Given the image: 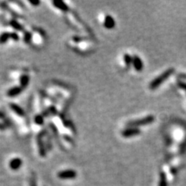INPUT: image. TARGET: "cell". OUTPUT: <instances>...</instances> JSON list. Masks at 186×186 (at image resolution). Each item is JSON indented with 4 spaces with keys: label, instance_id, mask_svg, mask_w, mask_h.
I'll list each match as a JSON object with an SVG mask.
<instances>
[{
    "label": "cell",
    "instance_id": "cell-8",
    "mask_svg": "<svg viewBox=\"0 0 186 186\" xmlns=\"http://www.w3.org/2000/svg\"><path fill=\"white\" fill-rule=\"evenodd\" d=\"M75 173H74V172H62V173H61V177H63L65 178V176H68V177H73V176H74L75 175H74Z\"/></svg>",
    "mask_w": 186,
    "mask_h": 186
},
{
    "label": "cell",
    "instance_id": "cell-1",
    "mask_svg": "<svg viewBox=\"0 0 186 186\" xmlns=\"http://www.w3.org/2000/svg\"><path fill=\"white\" fill-rule=\"evenodd\" d=\"M174 72H175V70H174L173 68H169L167 71H165V72H163L162 74H160L158 77L154 78V79L150 82V85H149V86H150V89H157V87L159 86L160 85H161L167 78H169Z\"/></svg>",
    "mask_w": 186,
    "mask_h": 186
},
{
    "label": "cell",
    "instance_id": "cell-7",
    "mask_svg": "<svg viewBox=\"0 0 186 186\" xmlns=\"http://www.w3.org/2000/svg\"><path fill=\"white\" fill-rule=\"evenodd\" d=\"M20 164H21V161H20V159H15L13 161H12V163H11V167L12 168H18V167H20Z\"/></svg>",
    "mask_w": 186,
    "mask_h": 186
},
{
    "label": "cell",
    "instance_id": "cell-6",
    "mask_svg": "<svg viewBox=\"0 0 186 186\" xmlns=\"http://www.w3.org/2000/svg\"><path fill=\"white\" fill-rule=\"evenodd\" d=\"M123 59H124V62L127 65V67L129 68L131 65V64L133 63V58L130 56V54H124V57H123Z\"/></svg>",
    "mask_w": 186,
    "mask_h": 186
},
{
    "label": "cell",
    "instance_id": "cell-3",
    "mask_svg": "<svg viewBox=\"0 0 186 186\" xmlns=\"http://www.w3.org/2000/svg\"><path fill=\"white\" fill-rule=\"evenodd\" d=\"M140 134V129L135 128V127H129L122 132V135L124 137H131L139 135Z\"/></svg>",
    "mask_w": 186,
    "mask_h": 186
},
{
    "label": "cell",
    "instance_id": "cell-5",
    "mask_svg": "<svg viewBox=\"0 0 186 186\" xmlns=\"http://www.w3.org/2000/svg\"><path fill=\"white\" fill-rule=\"evenodd\" d=\"M115 20L111 16H106L105 18V22H104V26L106 27L107 29H112L115 27Z\"/></svg>",
    "mask_w": 186,
    "mask_h": 186
},
{
    "label": "cell",
    "instance_id": "cell-2",
    "mask_svg": "<svg viewBox=\"0 0 186 186\" xmlns=\"http://www.w3.org/2000/svg\"><path fill=\"white\" fill-rule=\"evenodd\" d=\"M154 119H155V118H154V116H147L144 118H142V119L129 122L127 126H128L129 127H135V128H137V127H139L150 124V123H152L154 121Z\"/></svg>",
    "mask_w": 186,
    "mask_h": 186
},
{
    "label": "cell",
    "instance_id": "cell-9",
    "mask_svg": "<svg viewBox=\"0 0 186 186\" xmlns=\"http://www.w3.org/2000/svg\"><path fill=\"white\" fill-rule=\"evenodd\" d=\"M178 86L180 89L186 91V83L185 82H184V81H178Z\"/></svg>",
    "mask_w": 186,
    "mask_h": 186
},
{
    "label": "cell",
    "instance_id": "cell-4",
    "mask_svg": "<svg viewBox=\"0 0 186 186\" xmlns=\"http://www.w3.org/2000/svg\"><path fill=\"white\" fill-rule=\"evenodd\" d=\"M132 64H133V65H134V67L136 71H140L143 70V61H142L140 58L138 56H137V55L133 57V63Z\"/></svg>",
    "mask_w": 186,
    "mask_h": 186
}]
</instances>
